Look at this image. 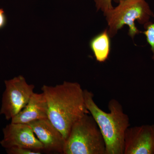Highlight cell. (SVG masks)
Returning <instances> with one entry per match:
<instances>
[{
	"mask_svg": "<svg viewBox=\"0 0 154 154\" xmlns=\"http://www.w3.org/2000/svg\"><path fill=\"white\" fill-rule=\"evenodd\" d=\"M41 90L47 101L48 119L66 140L75 122L90 113L84 90L79 83L66 81L55 86L44 85Z\"/></svg>",
	"mask_w": 154,
	"mask_h": 154,
	"instance_id": "1",
	"label": "cell"
},
{
	"mask_svg": "<svg viewBox=\"0 0 154 154\" xmlns=\"http://www.w3.org/2000/svg\"><path fill=\"white\" fill-rule=\"evenodd\" d=\"M84 97L87 109L104 137L106 154H123L125 135L130 124L122 105L116 99H111L108 104L109 112H105L95 103L92 92L84 90Z\"/></svg>",
	"mask_w": 154,
	"mask_h": 154,
	"instance_id": "2",
	"label": "cell"
},
{
	"mask_svg": "<svg viewBox=\"0 0 154 154\" xmlns=\"http://www.w3.org/2000/svg\"><path fill=\"white\" fill-rule=\"evenodd\" d=\"M115 8L103 13L111 38L125 25L128 27V35L132 39L141 33L136 26L137 21L144 25L149 22L153 13L146 0H122Z\"/></svg>",
	"mask_w": 154,
	"mask_h": 154,
	"instance_id": "3",
	"label": "cell"
},
{
	"mask_svg": "<svg viewBox=\"0 0 154 154\" xmlns=\"http://www.w3.org/2000/svg\"><path fill=\"white\" fill-rule=\"evenodd\" d=\"M63 154H106L104 137L90 113L83 116L72 126Z\"/></svg>",
	"mask_w": 154,
	"mask_h": 154,
	"instance_id": "4",
	"label": "cell"
},
{
	"mask_svg": "<svg viewBox=\"0 0 154 154\" xmlns=\"http://www.w3.org/2000/svg\"><path fill=\"white\" fill-rule=\"evenodd\" d=\"M5 84L0 114L7 120H11L27 105L34 93L35 86L28 84L22 75L5 80Z\"/></svg>",
	"mask_w": 154,
	"mask_h": 154,
	"instance_id": "5",
	"label": "cell"
},
{
	"mask_svg": "<svg viewBox=\"0 0 154 154\" xmlns=\"http://www.w3.org/2000/svg\"><path fill=\"white\" fill-rule=\"evenodd\" d=\"M3 133L0 144L5 149L20 147L43 150V145L28 124L11 122L3 128Z\"/></svg>",
	"mask_w": 154,
	"mask_h": 154,
	"instance_id": "6",
	"label": "cell"
},
{
	"mask_svg": "<svg viewBox=\"0 0 154 154\" xmlns=\"http://www.w3.org/2000/svg\"><path fill=\"white\" fill-rule=\"evenodd\" d=\"M123 154H154V124L129 127L125 135Z\"/></svg>",
	"mask_w": 154,
	"mask_h": 154,
	"instance_id": "7",
	"label": "cell"
},
{
	"mask_svg": "<svg viewBox=\"0 0 154 154\" xmlns=\"http://www.w3.org/2000/svg\"><path fill=\"white\" fill-rule=\"evenodd\" d=\"M43 146V150L63 154L66 139L48 118L39 119L28 124Z\"/></svg>",
	"mask_w": 154,
	"mask_h": 154,
	"instance_id": "8",
	"label": "cell"
},
{
	"mask_svg": "<svg viewBox=\"0 0 154 154\" xmlns=\"http://www.w3.org/2000/svg\"><path fill=\"white\" fill-rule=\"evenodd\" d=\"M48 118V107L43 93H33L26 106L11 119L12 123L28 124Z\"/></svg>",
	"mask_w": 154,
	"mask_h": 154,
	"instance_id": "9",
	"label": "cell"
},
{
	"mask_svg": "<svg viewBox=\"0 0 154 154\" xmlns=\"http://www.w3.org/2000/svg\"><path fill=\"white\" fill-rule=\"evenodd\" d=\"M89 46L96 61L105 62L109 58L111 49V37L107 28L91 38Z\"/></svg>",
	"mask_w": 154,
	"mask_h": 154,
	"instance_id": "10",
	"label": "cell"
},
{
	"mask_svg": "<svg viewBox=\"0 0 154 154\" xmlns=\"http://www.w3.org/2000/svg\"><path fill=\"white\" fill-rule=\"evenodd\" d=\"M154 18V14L153 15ZM145 30L143 33L146 36L147 42L151 47L152 57V59L154 61V22H149L144 25Z\"/></svg>",
	"mask_w": 154,
	"mask_h": 154,
	"instance_id": "11",
	"label": "cell"
},
{
	"mask_svg": "<svg viewBox=\"0 0 154 154\" xmlns=\"http://www.w3.org/2000/svg\"><path fill=\"white\" fill-rule=\"evenodd\" d=\"M6 152L9 154H40V151L34 150L24 148L13 147L6 149Z\"/></svg>",
	"mask_w": 154,
	"mask_h": 154,
	"instance_id": "12",
	"label": "cell"
},
{
	"mask_svg": "<svg viewBox=\"0 0 154 154\" xmlns=\"http://www.w3.org/2000/svg\"><path fill=\"white\" fill-rule=\"evenodd\" d=\"M112 0H94L97 11H102L103 13L113 8Z\"/></svg>",
	"mask_w": 154,
	"mask_h": 154,
	"instance_id": "13",
	"label": "cell"
},
{
	"mask_svg": "<svg viewBox=\"0 0 154 154\" xmlns=\"http://www.w3.org/2000/svg\"><path fill=\"white\" fill-rule=\"evenodd\" d=\"M6 23V18L3 9H0V29L4 27Z\"/></svg>",
	"mask_w": 154,
	"mask_h": 154,
	"instance_id": "14",
	"label": "cell"
},
{
	"mask_svg": "<svg viewBox=\"0 0 154 154\" xmlns=\"http://www.w3.org/2000/svg\"><path fill=\"white\" fill-rule=\"evenodd\" d=\"M116 1L117 2H120V1H122V0H116Z\"/></svg>",
	"mask_w": 154,
	"mask_h": 154,
	"instance_id": "15",
	"label": "cell"
}]
</instances>
